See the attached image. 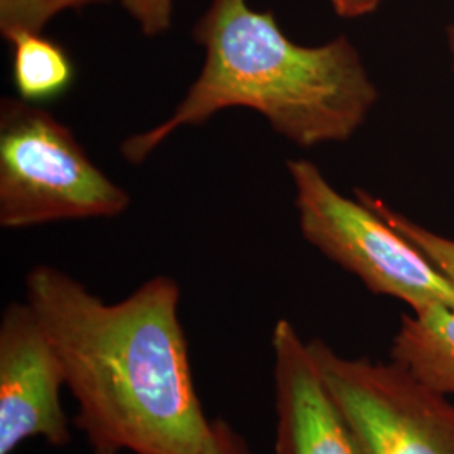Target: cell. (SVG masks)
<instances>
[{"label":"cell","instance_id":"6da1fadb","mask_svg":"<svg viewBox=\"0 0 454 454\" xmlns=\"http://www.w3.org/2000/svg\"><path fill=\"white\" fill-rule=\"evenodd\" d=\"M26 301L44 326L93 453L199 454L211 434L180 322V286L153 276L106 303L65 271L39 264Z\"/></svg>","mask_w":454,"mask_h":454},{"label":"cell","instance_id":"7a4b0ae2","mask_svg":"<svg viewBox=\"0 0 454 454\" xmlns=\"http://www.w3.org/2000/svg\"><path fill=\"white\" fill-rule=\"evenodd\" d=\"M206 51L200 74L165 121L121 144L130 163L145 162L176 131L227 108H249L301 148L350 140L372 112L379 90L347 35L301 46L271 12L247 0H211L194 27Z\"/></svg>","mask_w":454,"mask_h":454},{"label":"cell","instance_id":"3957f363","mask_svg":"<svg viewBox=\"0 0 454 454\" xmlns=\"http://www.w3.org/2000/svg\"><path fill=\"white\" fill-rule=\"evenodd\" d=\"M129 207V192L91 162L65 123L20 98L2 99L0 226L110 219Z\"/></svg>","mask_w":454,"mask_h":454},{"label":"cell","instance_id":"277c9868","mask_svg":"<svg viewBox=\"0 0 454 454\" xmlns=\"http://www.w3.org/2000/svg\"><path fill=\"white\" fill-rule=\"evenodd\" d=\"M303 238L373 293L411 311L454 309V285L377 212L340 194L307 159L286 163Z\"/></svg>","mask_w":454,"mask_h":454},{"label":"cell","instance_id":"5b68a950","mask_svg":"<svg viewBox=\"0 0 454 454\" xmlns=\"http://www.w3.org/2000/svg\"><path fill=\"white\" fill-rule=\"evenodd\" d=\"M309 350L360 454H454V403L395 362L345 357L320 339Z\"/></svg>","mask_w":454,"mask_h":454},{"label":"cell","instance_id":"8992f818","mask_svg":"<svg viewBox=\"0 0 454 454\" xmlns=\"http://www.w3.org/2000/svg\"><path fill=\"white\" fill-rule=\"evenodd\" d=\"M63 389L61 358L37 315L27 301L9 303L0 318V454L34 438L69 444Z\"/></svg>","mask_w":454,"mask_h":454},{"label":"cell","instance_id":"52a82bcc","mask_svg":"<svg viewBox=\"0 0 454 454\" xmlns=\"http://www.w3.org/2000/svg\"><path fill=\"white\" fill-rule=\"evenodd\" d=\"M273 454H360L340 406L328 389L309 340L281 318L271 333Z\"/></svg>","mask_w":454,"mask_h":454},{"label":"cell","instance_id":"ba28073f","mask_svg":"<svg viewBox=\"0 0 454 454\" xmlns=\"http://www.w3.org/2000/svg\"><path fill=\"white\" fill-rule=\"evenodd\" d=\"M390 360L429 389L454 395V309L436 305L403 315Z\"/></svg>","mask_w":454,"mask_h":454},{"label":"cell","instance_id":"9c48e42d","mask_svg":"<svg viewBox=\"0 0 454 454\" xmlns=\"http://www.w3.org/2000/svg\"><path fill=\"white\" fill-rule=\"evenodd\" d=\"M12 44V82L20 99L41 105L61 97L74 82L65 48L43 33H19Z\"/></svg>","mask_w":454,"mask_h":454},{"label":"cell","instance_id":"30bf717a","mask_svg":"<svg viewBox=\"0 0 454 454\" xmlns=\"http://www.w3.org/2000/svg\"><path fill=\"white\" fill-rule=\"evenodd\" d=\"M356 197L367 207L377 212L387 224L394 227L409 243L418 247L422 254L431 261L442 275L454 285V239L444 238L427 227L414 223L401 212L394 211L382 199L356 189Z\"/></svg>","mask_w":454,"mask_h":454},{"label":"cell","instance_id":"8fae6325","mask_svg":"<svg viewBox=\"0 0 454 454\" xmlns=\"http://www.w3.org/2000/svg\"><path fill=\"white\" fill-rule=\"evenodd\" d=\"M101 0H0V33L9 41L19 33H43L56 16Z\"/></svg>","mask_w":454,"mask_h":454},{"label":"cell","instance_id":"7c38bea8","mask_svg":"<svg viewBox=\"0 0 454 454\" xmlns=\"http://www.w3.org/2000/svg\"><path fill=\"white\" fill-rule=\"evenodd\" d=\"M121 7L133 17L140 31L155 37L172 27L174 0H118Z\"/></svg>","mask_w":454,"mask_h":454},{"label":"cell","instance_id":"4fadbf2b","mask_svg":"<svg viewBox=\"0 0 454 454\" xmlns=\"http://www.w3.org/2000/svg\"><path fill=\"white\" fill-rule=\"evenodd\" d=\"M114 454V453H95ZM199 454H253L247 439L223 418L212 419L211 434Z\"/></svg>","mask_w":454,"mask_h":454},{"label":"cell","instance_id":"5bb4252c","mask_svg":"<svg viewBox=\"0 0 454 454\" xmlns=\"http://www.w3.org/2000/svg\"><path fill=\"white\" fill-rule=\"evenodd\" d=\"M380 2L382 0H350V5L347 9L345 19L367 16L380 5Z\"/></svg>","mask_w":454,"mask_h":454},{"label":"cell","instance_id":"9a60e30c","mask_svg":"<svg viewBox=\"0 0 454 454\" xmlns=\"http://www.w3.org/2000/svg\"><path fill=\"white\" fill-rule=\"evenodd\" d=\"M446 41H448V51L451 54V66H453L454 71V20L446 29Z\"/></svg>","mask_w":454,"mask_h":454},{"label":"cell","instance_id":"2e32d148","mask_svg":"<svg viewBox=\"0 0 454 454\" xmlns=\"http://www.w3.org/2000/svg\"><path fill=\"white\" fill-rule=\"evenodd\" d=\"M330 2H332L333 11H335L339 16L345 17L347 9H348V5H350V0H330Z\"/></svg>","mask_w":454,"mask_h":454}]
</instances>
